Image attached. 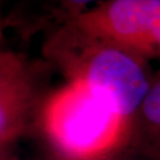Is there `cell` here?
<instances>
[{
  "label": "cell",
  "instance_id": "obj_8",
  "mask_svg": "<svg viewBox=\"0 0 160 160\" xmlns=\"http://www.w3.org/2000/svg\"><path fill=\"white\" fill-rule=\"evenodd\" d=\"M2 38V23H1V20H0V40Z\"/></svg>",
  "mask_w": 160,
  "mask_h": 160
},
{
  "label": "cell",
  "instance_id": "obj_5",
  "mask_svg": "<svg viewBox=\"0 0 160 160\" xmlns=\"http://www.w3.org/2000/svg\"><path fill=\"white\" fill-rule=\"evenodd\" d=\"M45 98L40 96L36 71L31 67L0 86V146L25 131L31 115L39 112Z\"/></svg>",
  "mask_w": 160,
  "mask_h": 160
},
{
  "label": "cell",
  "instance_id": "obj_6",
  "mask_svg": "<svg viewBox=\"0 0 160 160\" xmlns=\"http://www.w3.org/2000/svg\"><path fill=\"white\" fill-rule=\"evenodd\" d=\"M137 116H140L147 128L160 137V74L152 80L149 92Z\"/></svg>",
  "mask_w": 160,
  "mask_h": 160
},
{
  "label": "cell",
  "instance_id": "obj_9",
  "mask_svg": "<svg viewBox=\"0 0 160 160\" xmlns=\"http://www.w3.org/2000/svg\"><path fill=\"white\" fill-rule=\"evenodd\" d=\"M0 160H8V159H6L5 157H4V155H2L1 153H0Z\"/></svg>",
  "mask_w": 160,
  "mask_h": 160
},
{
  "label": "cell",
  "instance_id": "obj_1",
  "mask_svg": "<svg viewBox=\"0 0 160 160\" xmlns=\"http://www.w3.org/2000/svg\"><path fill=\"white\" fill-rule=\"evenodd\" d=\"M43 52L68 81L83 83L134 121L153 80L146 71V61L92 38L70 23L48 32Z\"/></svg>",
  "mask_w": 160,
  "mask_h": 160
},
{
  "label": "cell",
  "instance_id": "obj_3",
  "mask_svg": "<svg viewBox=\"0 0 160 160\" xmlns=\"http://www.w3.org/2000/svg\"><path fill=\"white\" fill-rule=\"evenodd\" d=\"M69 23L143 61L160 58V0H103Z\"/></svg>",
  "mask_w": 160,
  "mask_h": 160
},
{
  "label": "cell",
  "instance_id": "obj_2",
  "mask_svg": "<svg viewBox=\"0 0 160 160\" xmlns=\"http://www.w3.org/2000/svg\"><path fill=\"white\" fill-rule=\"evenodd\" d=\"M39 121L63 160L113 158L131 140L134 123L76 81L46 96Z\"/></svg>",
  "mask_w": 160,
  "mask_h": 160
},
{
  "label": "cell",
  "instance_id": "obj_7",
  "mask_svg": "<svg viewBox=\"0 0 160 160\" xmlns=\"http://www.w3.org/2000/svg\"><path fill=\"white\" fill-rule=\"evenodd\" d=\"M29 68L30 64L23 56L12 51H0V86L14 80Z\"/></svg>",
  "mask_w": 160,
  "mask_h": 160
},
{
  "label": "cell",
  "instance_id": "obj_4",
  "mask_svg": "<svg viewBox=\"0 0 160 160\" xmlns=\"http://www.w3.org/2000/svg\"><path fill=\"white\" fill-rule=\"evenodd\" d=\"M98 0H18L5 25L23 39H30L40 31L50 32L74 20Z\"/></svg>",
  "mask_w": 160,
  "mask_h": 160
},
{
  "label": "cell",
  "instance_id": "obj_10",
  "mask_svg": "<svg viewBox=\"0 0 160 160\" xmlns=\"http://www.w3.org/2000/svg\"><path fill=\"white\" fill-rule=\"evenodd\" d=\"M107 160H114V159H113V158H110V159H107Z\"/></svg>",
  "mask_w": 160,
  "mask_h": 160
}]
</instances>
